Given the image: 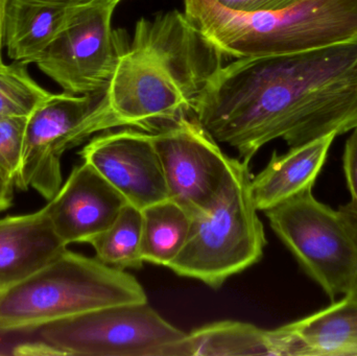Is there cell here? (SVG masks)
Wrapping results in <instances>:
<instances>
[{
    "mask_svg": "<svg viewBox=\"0 0 357 356\" xmlns=\"http://www.w3.org/2000/svg\"><path fill=\"white\" fill-rule=\"evenodd\" d=\"M193 115L250 162L275 139L289 148L357 127V38L278 56L235 59L210 79Z\"/></svg>",
    "mask_w": 357,
    "mask_h": 356,
    "instance_id": "cell-1",
    "label": "cell"
},
{
    "mask_svg": "<svg viewBox=\"0 0 357 356\" xmlns=\"http://www.w3.org/2000/svg\"><path fill=\"white\" fill-rule=\"evenodd\" d=\"M184 14L225 56L295 54L357 38V0H297L235 12L215 0H184Z\"/></svg>",
    "mask_w": 357,
    "mask_h": 356,
    "instance_id": "cell-2",
    "label": "cell"
},
{
    "mask_svg": "<svg viewBox=\"0 0 357 356\" xmlns=\"http://www.w3.org/2000/svg\"><path fill=\"white\" fill-rule=\"evenodd\" d=\"M144 302L146 291L134 276L66 249L0 293V334L31 332L94 309Z\"/></svg>",
    "mask_w": 357,
    "mask_h": 356,
    "instance_id": "cell-3",
    "label": "cell"
},
{
    "mask_svg": "<svg viewBox=\"0 0 357 356\" xmlns=\"http://www.w3.org/2000/svg\"><path fill=\"white\" fill-rule=\"evenodd\" d=\"M249 163L232 158L208 210L191 215L186 244L169 265L177 275L218 288L264 256L266 234L252 196Z\"/></svg>",
    "mask_w": 357,
    "mask_h": 356,
    "instance_id": "cell-4",
    "label": "cell"
},
{
    "mask_svg": "<svg viewBox=\"0 0 357 356\" xmlns=\"http://www.w3.org/2000/svg\"><path fill=\"white\" fill-rule=\"evenodd\" d=\"M23 355L189 356L188 334L172 325L148 302L113 305L31 330Z\"/></svg>",
    "mask_w": 357,
    "mask_h": 356,
    "instance_id": "cell-5",
    "label": "cell"
},
{
    "mask_svg": "<svg viewBox=\"0 0 357 356\" xmlns=\"http://www.w3.org/2000/svg\"><path fill=\"white\" fill-rule=\"evenodd\" d=\"M303 271L335 300L357 288V234L347 215L317 200L312 188L264 211Z\"/></svg>",
    "mask_w": 357,
    "mask_h": 356,
    "instance_id": "cell-6",
    "label": "cell"
},
{
    "mask_svg": "<svg viewBox=\"0 0 357 356\" xmlns=\"http://www.w3.org/2000/svg\"><path fill=\"white\" fill-rule=\"evenodd\" d=\"M121 127L109 106L106 89L84 95L52 93L27 118L15 187L33 188L52 200L62 187L63 154L98 132Z\"/></svg>",
    "mask_w": 357,
    "mask_h": 356,
    "instance_id": "cell-7",
    "label": "cell"
},
{
    "mask_svg": "<svg viewBox=\"0 0 357 356\" xmlns=\"http://www.w3.org/2000/svg\"><path fill=\"white\" fill-rule=\"evenodd\" d=\"M121 0H86L73 13L33 64L64 92L77 95L104 91L121 54L130 45L112 29Z\"/></svg>",
    "mask_w": 357,
    "mask_h": 356,
    "instance_id": "cell-8",
    "label": "cell"
},
{
    "mask_svg": "<svg viewBox=\"0 0 357 356\" xmlns=\"http://www.w3.org/2000/svg\"><path fill=\"white\" fill-rule=\"evenodd\" d=\"M109 106L123 127L157 133L192 113V105L165 65L144 46L121 54L106 88Z\"/></svg>",
    "mask_w": 357,
    "mask_h": 356,
    "instance_id": "cell-9",
    "label": "cell"
},
{
    "mask_svg": "<svg viewBox=\"0 0 357 356\" xmlns=\"http://www.w3.org/2000/svg\"><path fill=\"white\" fill-rule=\"evenodd\" d=\"M153 134L169 199L191 215L208 210L226 178L232 158L195 115L181 117Z\"/></svg>",
    "mask_w": 357,
    "mask_h": 356,
    "instance_id": "cell-10",
    "label": "cell"
},
{
    "mask_svg": "<svg viewBox=\"0 0 357 356\" xmlns=\"http://www.w3.org/2000/svg\"><path fill=\"white\" fill-rule=\"evenodd\" d=\"M79 155L140 210L169 199L152 133L135 127L105 132L90 140Z\"/></svg>",
    "mask_w": 357,
    "mask_h": 356,
    "instance_id": "cell-11",
    "label": "cell"
},
{
    "mask_svg": "<svg viewBox=\"0 0 357 356\" xmlns=\"http://www.w3.org/2000/svg\"><path fill=\"white\" fill-rule=\"evenodd\" d=\"M132 43L152 52L195 106L210 79L224 66V54L178 10L136 23ZM193 113V112H192Z\"/></svg>",
    "mask_w": 357,
    "mask_h": 356,
    "instance_id": "cell-12",
    "label": "cell"
},
{
    "mask_svg": "<svg viewBox=\"0 0 357 356\" xmlns=\"http://www.w3.org/2000/svg\"><path fill=\"white\" fill-rule=\"evenodd\" d=\"M126 204L127 200L84 161L45 206L54 231L68 246L89 244L112 225Z\"/></svg>",
    "mask_w": 357,
    "mask_h": 356,
    "instance_id": "cell-13",
    "label": "cell"
},
{
    "mask_svg": "<svg viewBox=\"0 0 357 356\" xmlns=\"http://www.w3.org/2000/svg\"><path fill=\"white\" fill-rule=\"evenodd\" d=\"M47 208L0 219V291L29 278L66 250Z\"/></svg>",
    "mask_w": 357,
    "mask_h": 356,
    "instance_id": "cell-14",
    "label": "cell"
},
{
    "mask_svg": "<svg viewBox=\"0 0 357 356\" xmlns=\"http://www.w3.org/2000/svg\"><path fill=\"white\" fill-rule=\"evenodd\" d=\"M337 135L329 134L285 154L273 153L268 165L252 178L251 188L258 211H266L314 187Z\"/></svg>",
    "mask_w": 357,
    "mask_h": 356,
    "instance_id": "cell-15",
    "label": "cell"
},
{
    "mask_svg": "<svg viewBox=\"0 0 357 356\" xmlns=\"http://www.w3.org/2000/svg\"><path fill=\"white\" fill-rule=\"evenodd\" d=\"M86 0H6L3 46L13 61L33 64Z\"/></svg>",
    "mask_w": 357,
    "mask_h": 356,
    "instance_id": "cell-16",
    "label": "cell"
},
{
    "mask_svg": "<svg viewBox=\"0 0 357 356\" xmlns=\"http://www.w3.org/2000/svg\"><path fill=\"white\" fill-rule=\"evenodd\" d=\"M281 327L291 341V356L357 355V298L344 296Z\"/></svg>",
    "mask_w": 357,
    "mask_h": 356,
    "instance_id": "cell-17",
    "label": "cell"
},
{
    "mask_svg": "<svg viewBox=\"0 0 357 356\" xmlns=\"http://www.w3.org/2000/svg\"><path fill=\"white\" fill-rule=\"evenodd\" d=\"M189 356H291L281 327L266 330L249 323L222 321L197 328L187 336Z\"/></svg>",
    "mask_w": 357,
    "mask_h": 356,
    "instance_id": "cell-18",
    "label": "cell"
},
{
    "mask_svg": "<svg viewBox=\"0 0 357 356\" xmlns=\"http://www.w3.org/2000/svg\"><path fill=\"white\" fill-rule=\"evenodd\" d=\"M142 213L144 263L169 268L186 244L191 215L172 199L150 205Z\"/></svg>",
    "mask_w": 357,
    "mask_h": 356,
    "instance_id": "cell-19",
    "label": "cell"
},
{
    "mask_svg": "<svg viewBox=\"0 0 357 356\" xmlns=\"http://www.w3.org/2000/svg\"><path fill=\"white\" fill-rule=\"evenodd\" d=\"M142 244V210L129 203L121 209L112 225L89 242L98 261L123 271L140 269L144 265Z\"/></svg>",
    "mask_w": 357,
    "mask_h": 356,
    "instance_id": "cell-20",
    "label": "cell"
},
{
    "mask_svg": "<svg viewBox=\"0 0 357 356\" xmlns=\"http://www.w3.org/2000/svg\"><path fill=\"white\" fill-rule=\"evenodd\" d=\"M20 61L0 67V119L29 117L52 92L40 86Z\"/></svg>",
    "mask_w": 357,
    "mask_h": 356,
    "instance_id": "cell-21",
    "label": "cell"
},
{
    "mask_svg": "<svg viewBox=\"0 0 357 356\" xmlns=\"http://www.w3.org/2000/svg\"><path fill=\"white\" fill-rule=\"evenodd\" d=\"M27 118L0 119V173L14 185L20 171Z\"/></svg>",
    "mask_w": 357,
    "mask_h": 356,
    "instance_id": "cell-22",
    "label": "cell"
},
{
    "mask_svg": "<svg viewBox=\"0 0 357 356\" xmlns=\"http://www.w3.org/2000/svg\"><path fill=\"white\" fill-rule=\"evenodd\" d=\"M343 167L348 189L351 194V202L347 205L357 211V127L352 130L344 150Z\"/></svg>",
    "mask_w": 357,
    "mask_h": 356,
    "instance_id": "cell-23",
    "label": "cell"
},
{
    "mask_svg": "<svg viewBox=\"0 0 357 356\" xmlns=\"http://www.w3.org/2000/svg\"><path fill=\"white\" fill-rule=\"evenodd\" d=\"M218 3L235 12H259L284 8L297 0H215Z\"/></svg>",
    "mask_w": 357,
    "mask_h": 356,
    "instance_id": "cell-24",
    "label": "cell"
},
{
    "mask_svg": "<svg viewBox=\"0 0 357 356\" xmlns=\"http://www.w3.org/2000/svg\"><path fill=\"white\" fill-rule=\"evenodd\" d=\"M15 185L0 173V212L10 208Z\"/></svg>",
    "mask_w": 357,
    "mask_h": 356,
    "instance_id": "cell-25",
    "label": "cell"
},
{
    "mask_svg": "<svg viewBox=\"0 0 357 356\" xmlns=\"http://www.w3.org/2000/svg\"><path fill=\"white\" fill-rule=\"evenodd\" d=\"M6 0H0V67L3 66L2 61V48H3L4 13H6Z\"/></svg>",
    "mask_w": 357,
    "mask_h": 356,
    "instance_id": "cell-26",
    "label": "cell"
},
{
    "mask_svg": "<svg viewBox=\"0 0 357 356\" xmlns=\"http://www.w3.org/2000/svg\"><path fill=\"white\" fill-rule=\"evenodd\" d=\"M341 209L342 211H343V212L347 215L349 221L351 222V224L354 225V229H356L357 234V211L350 208V207H348L347 205H346V206L341 207Z\"/></svg>",
    "mask_w": 357,
    "mask_h": 356,
    "instance_id": "cell-27",
    "label": "cell"
},
{
    "mask_svg": "<svg viewBox=\"0 0 357 356\" xmlns=\"http://www.w3.org/2000/svg\"><path fill=\"white\" fill-rule=\"evenodd\" d=\"M347 296H351V297H354V298H357V288L356 291H354V293H351V294L347 295Z\"/></svg>",
    "mask_w": 357,
    "mask_h": 356,
    "instance_id": "cell-28",
    "label": "cell"
},
{
    "mask_svg": "<svg viewBox=\"0 0 357 356\" xmlns=\"http://www.w3.org/2000/svg\"><path fill=\"white\" fill-rule=\"evenodd\" d=\"M1 292H2V291H0V293H1Z\"/></svg>",
    "mask_w": 357,
    "mask_h": 356,
    "instance_id": "cell-29",
    "label": "cell"
}]
</instances>
